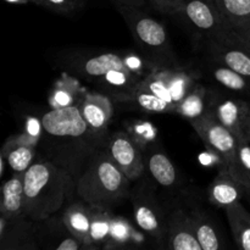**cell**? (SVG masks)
<instances>
[{"label": "cell", "instance_id": "6da1fadb", "mask_svg": "<svg viewBox=\"0 0 250 250\" xmlns=\"http://www.w3.org/2000/svg\"><path fill=\"white\" fill-rule=\"evenodd\" d=\"M23 186L24 216L33 221H43L59 211L76 187L68 171L42 159L23 173Z\"/></svg>", "mask_w": 250, "mask_h": 250}, {"label": "cell", "instance_id": "7a4b0ae2", "mask_svg": "<svg viewBox=\"0 0 250 250\" xmlns=\"http://www.w3.org/2000/svg\"><path fill=\"white\" fill-rule=\"evenodd\" d=\"M129 180L109 153L97 151L76 182V193L92 207L109 208L129 194Z\"/></svg>", "mask_w": 250, "mask_h": 250}, {"label": "cell", "instance_id": "3957f363", "mask_svg": "<svg viewBox=\"0 0 250 250\" xmlns=\"http://www.w3.org/2000/svg\"><path fill=\"white\" fill-rule=\"evenodd\" d=\"M190 125L207 148L221 161L222 167L227 168L233 175L238 155L237 137L217 120L212 111L192 120Z\"/></svg>", "mask_w": 250, "mask_h": 250}, {"label": "cell", "instance_id": "277c9868", "mask_svg": "<svg viewBox=\"0 0 250 250\" xmlns=\"http://www.w3.org/2000/svg\"><path fill=\"white\" fill-rule=\"evenodd\" d=\"M197 84V76L185 70L159 68L141 82V87L154 93L175 106L186 98V95Z\"/></svg>", "mask_w": 250, "mask_h": 250}, {"label": "cell", "instance_id": "5b68a950", "mask_svg": "<svg viewBox=\"0 0 250 250\" xmlns=\"http://www.w3.org/2000/svg\"><path fill=\"white\" fill-rule=\"evenodd\" d=\"M121 12L134 39L141 44L142 48L149 53L167 55V33L160 22L129 7L121 10Z\"/></svg>", "mask_w": 250, "mask_h": 250}, {"label": "cell", "instance_id": "8992f818", "mask_svg": "<svg viewBox=\"0 0 250 250\" xmlns=\"http://www.w3.org/2000/svg\"><path fill=\"white\" fill-rule=\"evenodd\" d=\"M41 126L48 136L58 138H80L92 131L78 105L51 109L42 117Z\"/></svg>", "mask_w": 250, "mask_h": 250}, {"label": "cell", "instance_id": "52a82bcc", "mask_svg": "<svg viewBox=\"0 0 250 250\" xmlns=\"http://www.w3.org/2000/svg\"><path fill=\"white\" fill-rule=\"evenodd\" d=\"M107 153L129 181L138 180L144 173L146 163L142 155V149L128 133L116 132L110 139Z\"/></svg>", "mask_w": 250, "mask_h": 250}, {"label": "cell", "instance_id": "ba28073f", "mask_svg": "<svg viewBox=\"0 0 250 250\" xmlns=\"http://www.w3.org/2000/svg\"><path fill=\"white\" fill-rule=\"evenodd\" d=\"M133 216L137 226L154 238H163L167 233V221L163 209L153 194L138 190L132 198Z\"/></svg>", "mask_w": 250, "mask_h": 250}, {"label": "cell", "instance_id": "9c48e42d", "mask_svg": "<svg viewBox=\"0 0 250 250\" xmlns=\"http://www.w3.org/2000/svg\"><path fill=\"white\" fill-rule=\"evenodd\" d=\"M210 49L211 55L221 65L232 68L250 80V50L233 36L231 29L214 37Z\"/></svg>", "mask_w": 250, "mask_h": 250}, {"label": "cell", "instance_id": "30bf717a", "mask_svg": "<svg viewBox=\"0 0 250 250\" xmlns=\"http://www.w3.org/2000/svg\"><path fill=\"white\" fill-rule=\"evenodd\" d=\"M38 139V131L33 132L31 128L20 136L10 137L7 139L1 150V156H4L6 164L14 171V173L23 175L33 164Z\"/></svg>", "mask_w": 250, "mask_h": 250}, {"label": "cell", "instance_id": "8fae6325", "mask_svg": "<svg viewBox=\"0 0 250 250\" xmlns=\"http://www.w3.org/2000/svg\"><path fill=\"white\" fill-rule=\"evenodd\" d=\"M181 12L195 28L208 32L212 38L231 29L220 12L208 0H187Z\"/></svg>", "mask_w": 250, "mask_h": 250}, {"label": "cell", "instance_id": "7c38bea8", "mask_svg": "<svg viewBox=\"0 0 250 250\" xmlns=\"http://www.w3.org/2000/svg\"><path fill=\"white\" fill-rule=\"evenodd\" d=\"M166 237L168 247L173 250H202L195 236L192 216L181 209L175 210L168 216Z\"/></svg>", "mask_w": 250, "mask_h": 250}, {"label": "cell", "instance_id": "4fadbf2b", "mask_svg": "<svg viewBox=\"0 0 250 250\" xmlns=\"http://www.w3.org/2000/svg\"><path fill=\"white\" fill-rule=\"evenodd\" d=\"M78 106L85 122L93 132L104 131L114 114L110 98L100 93L85 94Z\"/></svg>", "mask_w": 250, "mask_h": 250}, {"label": "cell", "instance_id": "5bb4252c", "mask_svg": "<svg viewBox=\"0 0 250 250\" xmlns=\"http://www.w3.org/2000/svg\"><path fill=\"white\" fill-rule=\"evenodd\" d=\"M143 78L131 72L128 68L125 70H111L98 78L100 88L107 94H111L120 102H127L132 99V95L138 89Z\"/></svg>", "mask_w": 250, "mask_h": 250}, {"label": "cell", "instance_id": "9a60e30c", "mask_svg": "<svg viewBox=\"0 0 250 250\" xmlns=\"http://www.w3.org/2000/svg\"><path fill=\"white\" fill-rule=\"evenodd\" d=\"M211 111L217 120L237 137L238 141H246L243 131L250 111L248 103L236 99H226L212 105Z\"/></svg>", "mask_w": 250, "mask_h": 250}, {"label": "cell", "instance_id": "2e32d148", "mask_svg": "<svg viewBox=\"0 0 250 250\" xmlns=\"http://www.w3.org/2000/svg\"><path fill=\"white\" fill-rule=\"evenodd\" d=\"M246 190L243 183L239 182L227 168L222 167L210 186L209 198L211 203L226 209L229 205L239 202Z\"/></svg>", "mask_w": 250, "mask_h": 250}, {"label": "cell", "instance_id": "e0dca14e", "mask_svg": "<svg viewBox=\"0 0 250 250\" xmlns=\"http://www.w3.org/2000/svg\"><path fill=\"white\" fill-rule=\"evenodd\" d=\"M1 216L12 220L24 216V186L23 175L14 173L10 180L2 185Z\"/></svg>", "mask_w": 250, "mask_h": 250}, {"label": "cell", "instance_id": "ac0fdd59", "mask_svg": "<svg viewBox=\"0 0 250 250\" xmlns=\"http://www.w3.org/2000/svg\"><path fill=\"white\" fill-rule=\"evenodd\" d=\"M93 207L88 203H75L66 209L62 222L68 233L80 239L82 243L87 239L92 222Z\"/></svg>", "mask_w": 250, "mask_h": 250}, {"label": "cell", "instance_id": "d6986e66", "mask_svg": "<svg viewBox=\"0 0 250 250\" xmlns=\"http://www.w3.org/2000/svg\"><path fill=\"white\" fill-rule=\"evenodd\" d=\"M212 102L210 100V93L204 85L197 84L192 88L185 99L176 107V114L186 117L189 121L208 114L212 109Z\"/></svg>", "mask_w": 250, "mask_h": 250}, {"label": "cell", "instance_id": "ffe728a7", "mask_svg": "<svg viewBox=\"0 0 250 250\" xmlns=\"http://www.w3.org/2000/svg\"><path fill=\"white\" fill-rule=\"evenodd\" d=\"M226 215L237 246L250 250V212L237 202L226 208Z\"/></svg>", "mask_w": 250, "mask_h": 250}, {"label": "cell", "instance_id": "44dd1931", "mask_svg": "<svg viewBox=\"0 0 250 250\" xmlns=\"http://www.w3.org/2000/svg\"><path fill=\"white\" fill-rule=\"evenodd\" d=\"M112 216L107 208L93 207L92 222L87 239L83 243V248H97L107 242L111 231Z\"/></svg>", "mask_w": 250, "mask_h": 250}, {"label": "cell", "instance_id": "7402d4cb", "mask_svg": "<svg viewBox=\"0 0 250 250\" xmlns=\"http://www.w3.org/2000/svg\"><path fill=\"white\" fill-rule=\"evenodd\" d=\"M231 29L250 21V0H208Z\"/></svg>", "mask_w": 250, "mask_h": 250}, {"label": "cell", "instance_id": "603a6c76", "mask_svg": "<svg viewBox=\"0 0 250 250\" xmlns=\"http://www.w3.org/2000/svg\"><path fill=\"white\" fill-rule=\"evenodd\" d=\"M81 71L88 77L99 78L111 70H125L124 58L115 53H104L87 59L81 63Z\"/></svg>", "mask_w": 250, "mask_h": 250}, {"label": "cell", "instance_id": "cb8c5ba5", "mask_svg": "<svg viewBox=\"0 0 250 250\" xmlns=\"http://www.w3.org/2000/svg\"><path fill=\"white\" fill-rule=\"evenodd\" d=\"M148 171L156 183L163 187H171L176 183L177 172L167 155L160 151H154L146 161Z\"/></svg>", "mask_w": 250, "mask_h": 250}, {"label": "cell", "instance_id": "d4e9b609", "mask_svg": "<svg viewBox=\"0 0 250 250\" xmlns=\"http://www.w3.org/2000/svg\"><path fill=\"white\" fill-rule=\"evenodd\" d=\"M78 94H80V84L77 81L73 80L72 77L63 76L56 82L55 87L51 90L49 95V104L51 109L76 105L75 103L78 99Z\"/></svg>", "mask_w": 250, "mask_h": 250}, {"label": "cell", "instance_id": "484cf974", "mask_svg": "<svg viewBox=\"0 0 250 250\" xmlns=\"http://www.w3.org/2000/svg\"><path fill=\"white\" fill-rule=\"evenodd\" d=\"M190 216L202 250H219L221 247L219 236L209 217L202 211H192Z\"/></svg>", "mask_w": 250, "mask_h": 250}, {"label": "cell", "instance_id": "4316f807", "mask_svg": "<svg viewBox=\"0 0 250 250\" xmlns=\"http://www.w3.org/2000/svg\"><path fill=\"white\" fill-rule=\"evenodd\" d=\"M131 102H134L139 107L148 112H155V114H166V112H173L175 114V106L168 104L167 102L163 100L155 95L154 93L144 89L141 85L138 89L132 95Z\"/></svg>", "mask_w": 250, "mask_h": 250}, {"label": "cell", "instance_id": "83f0119b", "mask_svg": "<svg viewBox=\"0 0 250 250\" xmlns=\"http://www.w3.org/2000/svg\"><path fill=\"white\" fill-rule=\"evenodd\" d=\"M212 76L215 80L231 90L237 92H250V80L244 77L241 73L236 72L227 66H219L212 71Z\"/></svg>", "mask_w": 250, "mask_h": 250}, {"label": "cell", "instance_id": "f1b7e54d", "mask_svg": "<svg viewBox=\"0 0 250 250\" xmlns=\"http://www.w3.org/2000/svg\"><path fill=\"white\" fill-rule=\"evenodd\" d=\"M133 238V229L124 217H114L111 224V231L105 248H117L127 246Z\"/></svg>", "mask_w": 250, "mask_h": 250}, {"label": "cell", "instance_id": "f546056e", "mask_svg": "<svg viewBox=\"0 0 250 250\" xmlns=\"http://www.w3.org/2000/svg\"><path fill=\"white\" fill-rule=\"evenodd\" d=\"M233 176L250 190V143L238 141V155Z\"/></svg>", "mask_w": 250, "mask_h": 250}, {"label": "cell", "instance_id": "4dcf8cb0", "mask_svg": "<svg viewBox=\"0 0 250 250\" xmlns=\"http://www.w3.org/2000/svg\"><path fill=\"white\" fill-rule=\"evenodd\" d=\"M122 58H124L126 67L131 72L136 73L137 76L143 78V80L146 77H148L149 75H151L153 72L158 71L159 68H161V66L159 63L154 62L151 59H144L142 56L137 55V54L128 53L125 56H122Z\"/></svg>", "mask_w": 250, "mask_h": 250}, {"label": "cell", "instance_id": "1f68e13d", "mask_svg": "<svg viewBox=\"0 0 250 250\" xmlns=\"http://www.w3.org/2000/svg\"><path fill=\"white\" fill-rule=\"evenodd\" d=\"M32 2L56 12H70L76 7V0H32Z\"/></svg>", "mask_w": 250, "mask_h": 250}, {"label": "cell", "instance_id": "d6a6232c", "mask_svg": "<svg viewBox=\"0 0 250 250\" xmlns=\"http://www.w3.org/2000/svg\"><path fill=\"white\" fill-rule=\"evenodd\" d=\"M231 31L232 33H233V36L236 37L248 50H250V21L236 27V28L231 29Z\"/></svg>", "mask_w": 250, "mask_h": 250}, {"label": "cell", "instance_id": "836d02e7", "mask_svg": "<svg viewBox=\"0 0 250 250\" xmlns=\"http://www.w3.org/2000/svg\"><path fill=\"white\" fill-rule=\"evenodd\" d=\"M80 248H83V243L72 234H70V237L65 238L55 247L56 250H77Z\"/></svg>", "mask_w": 250, "mask_h": 250}, {"label": "cell", "instance_id": "e575fe53", "mask_svg": "<svg viewBox=\"0 0 250 250\" xmlns=\"http://www.w3.org/2000/svg\"><path fill=\"white\" fill-rule=\"evenodd\" d=\"M159 11L164 12V14H176L175 9L172 7L171 2L168 0H149Z\"/></svg>", "mask_w": 250, "mask_h": 250}, {"label": "cell", "instance_id": "d590c367", "mask_svg": "<svg viewBox=\"0 0 250 250\" xmlns=\"http://www.w3.org/2000/svg\"><path fill=\"white\" fill-rule=\"evenodd\" d=\"M243 133H244V139L250 143V111L248 114V117H247V120H246V125H244Z\"/></svg>", "mask_w": 250, "mask_h": 250}, {"label": "cell", "instance_id": "8d00e7d4", "mask_svg": "<svg viewBox=\"0 0 250 250\" xmlns=\"http://www.w3.org/2000/svg\"><path fill=\"white\" fill-rule=\"evenodd\" d=\"M168 1L171 2V5H172V7L175 9L176 12H181L182 6L185 5V2L187 1V0H168Z\"/></svg>", "mask_w": 250, "mask_h": 250}, {"label": "cell", "instance_id": "74e56055", "mask_svg": "<svg viewBox=\"0 0 250 250\" xmlns=\"http://www.w3.org/2000/svg\"><path fill=\"white\" fill-rule=\"evenodd\" d=\"M117 1L122 2V4L126 5V7L129 6H136V5L142 4V0H117Z\"/></svg>", "mask_w": 250, "mask_h": 250}, {"label": "cell", "instance_id": "f35d334b", "mask_svg": "<svg viewBox=\"0 0 250 250\" xmlns=\"http://www.w3.org/2000/svg\"><path fill=\"white\" fill-rule=\"evenodd\" d=\"M7 2H11V4H27V2L32 1V0H5Z\"/></svg>", "mask_w": 250, "mask_h": 250}, {"label": "cell", "instance_id": "ab89813d", "mask_svg": "<svg viewBox=\"0 0 250 250\" xmlns=\"http://www.w3.org/2000/svg\"><path fill=\"white\" fill-rule=\"evenodd\" d=\"M247 192H249V193H250V190H247Z\"/></svg>", "mask_w": 250, "mask_h": 250}]
</instances>
